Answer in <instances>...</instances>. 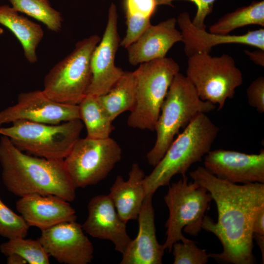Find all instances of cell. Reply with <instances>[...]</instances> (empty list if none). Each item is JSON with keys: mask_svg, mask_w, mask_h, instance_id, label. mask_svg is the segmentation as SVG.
<instances>
[{"mask_svg": "<svg viewBox=\"0 0 264 264\" xmlns=\"http://www.w3.org/2000/svg\"><path fill=\"white\" fill-rule=\"evenodd\" d=\"M191 177L210 193L216 202V222L205 216L202 229L214 234L223 251L209 258L234 264H252V225L258 209L264 204V183L237 184L217 177L204 167L190 173Z\"/></svg>", "mask_w": 264, "mask_h": 264, "instance_id": "cell-1", "label": "cell"}, {"mask_svg": "<svg viewBox=\"0 0 264 264\" xmlns=\"http://www.w3.org/2000/svg\"><path fill=\"white\" fill-rule=\"evenodd\" d=\"M1 177L6 189L16 196L53 195L68 202L74 200L76 188L64 160L25 154L6 136L0 135Z\"/></svg>", "mask_w": 264, "mask_h": 264, "instance_id": "cell-2", "label": "cell"}, {"mask_svg": "<svg viewBox=\"0 0 264 264\" xmlns=\"http://www.w3.org/2000/svg\"><path fill=\"white\" fill-rule=\"evenodd\" d=\"M219 130L206 113L198 114L174 139L152 172L145 176L146 196L169 185L174 176L186 174L193 164L200 161L211 150Z\"/></svg>", "mask_w": 264, "mask_h": 264, "instance_id": "cell-3", "label": "cell"}, {"mask_svg": "<svg viewBox=\"0 0 264 264\" xmlns=\"http://www.w3.org/2000/svg\"><path fill=\"white\" fill-rule=\"evenodd\" d=\"M217 106L202 100L186 76L178 72L174 77L162 105L154 131L156 138L147 153L148 163L155 166L161 160L182 128L199 113H207Z\"/></svg>", "mask_w": 264, "mask_h": 264, "instance_id": "cell-4", "label": "cell"}, {"mask_svg": "<svg viewBox=\"0 0 264 264\" xmlns=\"http://www.w3.org/2000/svg\"><path fill=\"white\" fill-rule=\"evenodd\" d=\"M83 127L79 119L58 124L18 120L8 127L0 126V135L7 136L19 150L31 155L64 160L80 138Z\"/></svg>", "mask_w": 264, "mask_h": 264, "instance_id": "cell-5", "label": "cell"}, {"mask_svg": "<svg viewBox=\"0 0 264 264\" xmlns=\"http://www.w3.org/2000/svg\"><path fill=\"white\" fill-rule=\"evenodd\" d=\"M179 70L177 62L165 57L142 63L133 71L136 102L127 119L129 127L154 131L162 105Z\"/></svg>", "mask_w": 264, "mask_h": 264, "instance_id": "cell-6", "label": "cell"}, {"mask_svg": "<svg viewBox=\"0 0 264 264\" xmlns=\"http://www.w3.org/2000/svg\"><path fill=\"white\" fill-rule=\"evenodd\" d=\"M169 185L164 197L169 214L165 223L166 239L163 245L171 252L175 243L189 240L182 230L193 236L198 234L213 198L206 188L195 181L188 182L186 174Z\"/></svg>", "mask_w": 264, "mask_h": 264, "instance_id": "cell-7", "label": "cell"}, {"mask_svg": "<svg viewBox=\"0 0 264 264\" xmlns=\"http://www.w3.org/2000/svg\"><path fill=\"white\" fill-rule=\"evenodd\" d=\"M100 39L95 34L79 41L69 54L50 69L42 89L48 98L62 104H79L90 83L91 58Z\"/></svg>", "mask_w": 264, "mask_h": 264, "instance_id": "cell-8", "label": "cell"}, {"mask_svg": "<svg viewBox=\"0 0 264 264\" xmlns=\"http://www.w3.org/2000/svg\"><path fill=\"white\" fill-rule=\"evenodd\" d=\"M186 77L204 101L221 109L243 83L242 74L230 55L199 52L188 57Z\"/></svg>", "mask_w": 264, "mask_h": 264, "instance_id": "cell-9", "label": "cell"}, {"mask_svg": "<svg viewBox=\"0 0 264 264\" xmlns=\"http://www.w3.org/2000/svg\"><path fill=\"white\" fill-rule=\"evenodd\" d=\"M122 158V149L110 137L79 138L64 159L75 187L85 188L105 179Z\"/></svg>", "mask_w": 264, "mask_h": 264, "instance_id": "cell-10", "label": "cell"}, {"mask_svg": "<svg viewBox=\"0 0 264 264\" xmlns=\"http://www.w3.org/2000/svg\"><path fill=\"white\" fill-rule=\"evenodd\" d=\"M78 119V105L53 101L42 90L20 93L15 105L0 111V126L18 120L58 124Z\"/></svg>", "mask_w": 264, "mask_h": 264, "instance_id": "cell-11", "label": "cell"}, {"mask_svg": "<svg viewBox=\"0 0 264 264\" xmlns=\"http://www.w3.org/2000/svg\"><path fill=\"white\" fill-rule=\"evenodd\" d=\"M118 14L115 5L110 6L106 27L99 43L92 54L91 79L86 95L96 97L107 92L124 73L115 65V57L120 45Z\"/></svg>", "mask_w": 264, "mask_h": 264, "instance_id": "cell-12", "label": "cell"}, {"mask_svg": "<svg viewBox=\"0 0 264 264\" xmlns=\"http://www.w3.org/2000/svg\"><path fill=\"white\" fill-rule=\"evenodd\" d=\"M38 240L48 255L60 263L88 264L93 257V245L76 220L42 230Z\"/></svg>", "mask_w": 264, "mask_h": 264, "instance_id": "cell-13", "label": "cell"}, {"mask_svg": "<svg viewBox=\"0 0 264 264\" xmlns=\"http://www.w3.org/2000/svg\"><path fill=\"white\" fill-rule=\"evenodd\" d=\"M204 167L217 177L233 183H264V150L255 154L210 150L204 156Z\"/></svg>", "mask_w": 264, "mask_h": 264, "instance_id": "cell-14", "label": "cell"}, {"mask_svg": "<svg viewBox=\"0 0 264 264\" xmlns=\"http://www.w3.org/2000/svg\"><path fill=\"white\" fill-rule=\"evenodd\" d=\"M88 217L82 225L90 236L111 241L116 251L122 254L132 239L127 233L126 223L118 215L109 195L93 197L88 204Z\"/></svg>", "mask_w": 264, "mask_h": 264, "instance_id": "cell-15", "label": "cell"}, {"mask_svg": "<svg viewBox=\"0 0 264 264\" xmlns=\"http://www.w3.org/2000/svg\"><path fill=\"white\" fill-rule=\"evenodd\" d=\"M176 20L181 30L184 50L188 57L199 52L210 53L213 47L221 44H242L264 50V28L248 31L242 35H221L208 32L206 29L197 27L187 12L180 13Z\"/></svg>", "mask_w": 264, "mask_h": 264, "instance_id": "cell-16", "label": "cell"}, {"mask_svg": "<svg viewBox=\"0 0 264 264\" xmlns=\"http://www.w3.org/2000/svg\"><path fill=\"white\" fill-rule=\"evenodd\" d=\"M153 195L146 196L138 216V232L122 254L121 264H161L165 249L157 241Z\"/></svg>", "mask_w": 264, "mask_h": 264, "instance_id": "cell-17", "label": "cell"}, {"mask_svg": "<svg viewBox=\"0 0 264 264\" xmlns=\"http://www.w3.org/2000/svg\"><path fill=\"white\" fill-rule=\"evenodd\" d=\"M16 208L29 227L41 231L77 219L75 210L68 201L53 195L23 196L16 202Z\"/></svg>", "mask_w": 264, "mask_h": 264, "instance_id": "cell-18", "label": "cell"}, {"mask_svg": "<svg viewBox=\"0 0 264 264\" xmlns=\"http://www.w3.org/2000/svg\"><path fill=\"white\" fill-rule=\"evenodd\" d=\"M176 23V18H170L156 25L151 24L126 48L129 63L135 66L165 57L175 44L182 42Z\"/></svg>", "mask_w": 264, "mask_h": 264, "instance_id": "cell-19", "label": "cell"}, {"mask_svg": "<svg viewBox=\"0 0 264 264\" xmlns=\"http://www.w3.org/2000/svg\"><path fill=\"white\" fill-rule=\"evenodd\" d=\"M145 176L137 163H133L125 180L118 176L110 188L108 195L121 218L127 222L137 219L146 196L143 185Z\"/></svg>", "mask_w": 264, "mask_h": 264, "instance_id": "cell-20", "label": "cell"}, {"mask_svg": "<svg viewBox=\"0 0 264 264\" xmlns=\"http://www.w3.org/2000/svg\"><path fill=\"white\" fill-rule=\"evenodd\" d=\"M0 24L11 31L19 40L27 61L31 64L36 63V50L44 35L40 25L6 4L0 5Z\"/></svg>", "mask_w": 264, "mask_h": 264, "instance_id": "cell-21", "label": "cell"}, {"mask_svg": "<svg viewBox=\"0 0 264 264\" xmlns=\"http://www.w3.org/2000/svg\"><path fill=\"white\" fill-rule=\"evenodd\" d=\"M97 98L112 122L121 113L131 111L136 102V80L133 72L124 71L110 90Z\"/></svg>", "mask_w": 264, "mask_h": 264, "instance_id": "cell-22", "label": "cell"}, {"mask_svg": "<svg viewBox=\"0 0 264 264\" xmlns=\"http://www.w3.org/2000/svg\"><path fill=\"white\" fill-rule=\"evenodd\" d=\"M157 6L156 0H124L127 30L120 45L126 48L151 24Z\"/></svg>", "mask_w": 264, "mask_h": 264, "instance_id": "cell-23", "label": "cell"}, {"mask_svg": "<svg viewBox=\"0 0 264 264\" xmlns=\"http://www.w3.org/2000/svg\"><path fill=\"white\" fill-rule=\"evenodd\" d=\"M78 107L80 119L87 129V137L95 139L110 137L115 128L97 97L86 95Z\"/></svg>", "mask_w": 264, "mask_h": 264, "instance_id": "cell-24", "label": "cell"}, {"mask_svg": "<svg viewBox=\"0 0 264 264\" xmlns=\"http://www.w3.org/2000/svg\"><path fill=\"white\" fill-rule=\"evenodd\" d=\"M264 26V1H255L250 4L226 14L210 25V32L227 35L236 29L249 25Z\"/></svg>", "mask_w": 264, "mask_h": 264, "instance_id": "cell-25", "label": "cell"}, {"mask_svg": "<svg viewBox=\"0 0 264 264\" xmlns=\"http://www.w3.org/2000/svg\"><path fill=\"white\" fill-rule=\"evenodd\" d=\"M9 1L16 11L42 22L50 31L58 32L61 30L63 22L62 14L52 7L48 0Z\"/></svg>", "mask_w": 264, "mask_h": 264, "instance_id": "cell-26", "label": "cell"}, {"mask_svg": "<svg viewBox=\"0 0 264 264\" xmlns=\"http://www.w3.org/2000/svg\"><path fill=\"white\" fill-rule=\"evenodd\" d=\"M0 251L7 256L19 255L29 264H49L48 254L38 239L16 238L9 239L0 245Z\"/></svg>", "mask_w": 264, "mask_h": 264, "instance_id": "cell-27", "label": "cell"}, {"mask_svg": "<svg viewBox=\"0 0 264 264\" xmlns=\"http://www.w3.org/2000/svg\"><path fill=\"white\" fill-rule=\"evenodd\" d=\"M29 227L23 218L14 213L0 198V236L8 240L25 238Z\"/></svg>", "mask_w": 264, "mask_h": 264, "instance_id": "cell-28", "label": "cell"}, {"mask_svg": "<svg viewBox=\"0 0 264 264\" xmlns=\"http://www.w3.org/2000/svg\"><path fill=\"white\" fill-rule=\"evenodd\" d=\"M172 250L174 264H205L209 258L205 250L199 248L196 242L189 239L175 243Z\"/></svg>", "mask_w": 264, "mask_h": 264, "instance_id": "cell-29", "label": "cell"}, {"mask_svg": "<svg viewBox=\"0 0 264 264\" xmlns=\"http://www.w3.org/2000/svg\"><path fill=\"white\" fill-rule=\"evenodd\" d=\"M176 0H156L157 5H168L172 6V2ZM193 2L197 6L196 15L192 22L197 27L206 29L205 20L211 13L213 4L216 0H183Z\"/></svg>", "mask_w": 264, "mask_h": 264, "instance_id": "cell-30", "label": "cell"}, {"mask_svg": "<svg viewBox=\"0 0 264 264\" xmlns=\"http://www.w3.org/2000/svg\"><path fill=\"white\" fill-rule=\"evenodd\" d=\"M249 104L260 113L264 112V77L253 80L246 90Z\"/></svg>", "mask_w": 264, "mask_h": 264, "instance_id": "cell-31", "label": "cell"}, {"mask_svg": "<svg viewBox=\"0 0 264 264\" xmlns=\"http://www.w3.org/2000/svg\"><path fill=\"white\" fill-rule=\"evenodd\" d=\"M253 234L264 235V204L257 210L253 222Z\"/></svg>", "mask_w": 264, "mask_h": 264, "instance_id": "cell-32", "label": "cell"}, {"mask_svg": "<svg viewBox=\"0 0 264 264\" xmlns=\"http://www.w3.org/2000/svg\"><path fill=\"white\" fill-rule=\"evenodd\" d=\"M244 53L256 65L264 66V50L258 49L253 51L245 50Z\"/></svg>", "mask_w": 264, "mask_h": 264, "instance_id": "cell-33", "label": "cell"}, {"mask_svg": "<svg viewBox=\"0 0 264 264\" xmlns=\"http://www.w3.org/2000/svg\"><path fill=\"white\" fill-rule=\"evenodd\" d=\"M6 263L8 264H26V261L19 255L11 254L7 256Z\"/></svg>", "mask_w": 264, "mask_h": 264, "instance_id": "cell-34", "label": "cell"}, {"mask_svg": "<svg viewBox=\"0 0 264 264\" xmlns=\"http://www.w3.org/2000/svg\"><path fill=\"white\" fill-rule=\"evenodd\" d=\"M253 239H255L261 251L263 263L264 262V235L253 234Z\"/></svg>", "mask_w": 264, "mask_h": 264, "instance_id": "cell-35", "label": "cell"}, {"mask_svg": "<svg viewBox=\"0 0 264 264\" xmlns=\"http://www.w3.org/2000/svg\"><path fill=\"white\" fill-rule=\"evenodd\" d=\"M3 33V30L0 27V36Z\"/></svg>", "mask_w": 264, "mask_h": 264, "instance_id": "cell-36", "label": "cell"}]
</instances>
